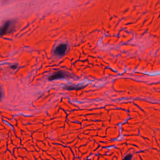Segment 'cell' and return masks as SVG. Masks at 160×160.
Returning <instances> with one entry per match:
<instances>
[{
  "label": "cell",
  "mask_w": 160,
  "mask_h": 160,
  "mask_svg": "<svg viewBox=\"0 0 160 160\" xmlns=\"http://www.w3.org/2000/svg\"><path fill=\"white\" fill-rule=\"evenodd\" d=\"M2 96H3V91H2V89L1 88V86H0V101L1 100L2 98Z\"/></svg>",
  "instance_id": "cell-6"
},
{
  "label": "cell",
  "mask_w": 160,
  "mask_h": 160,
  "mask_svg": "<svg viewBox=\"0 0 160 160\" xmlns=\"http://www.w3.org/2000/svg\"><path fill=\"white\" fill-rule=\"evenodd\" d=\"M11 68H16V66H11Z\"/></svg>",
  "instance_id": "cell-7"
},
{
  "label": "cell",
  "mask_w": 160,
  "mask_h": 160,
  "mask_svg": "<svg viewBox=\"0 0 160 160\" xmlns=\"http://www.w3.org/2000/svg\"><path fill=\"white\" fill-rule=\"evenodd\" d=\"M68 49V45L65 43L59 44L54 49V54L58 56H62L65 54Z\"/></svg>",
  "instance_id": "cell-2"
},
{
  "label": "cell",
  "mask_w": 160,
  "mask_h": 160,
  "mask_svg": "<svg viewBox=\"0 0 160 160\" xmlns=\"http://www.w3.org/2000/svg\"><path fill=\"white\" fill-rule=\"evenodd\" d=\"M131 159H132V155L131 154H128L124 157L123 160H131Z\"/></svg>",
  "instance_id": "cell-5"
},
{
  "label": "cell",
  "mask_w": 160,
  "mask_h": 160,
  "mask_svg": "<svg viewBox=\"0 0 160 160\" xmlns=\"http://www.w3.org/2000/svg\"><path fill=\"white\" fill-rule=\"evenodd\" d=\"M82 86H66L65 89L67 90H73V89H79L82 88Z\"/></svg>",
  "instance_id": "cell-4"
},
{
  "label": "cell",
  "mask_w": 160,
  "mask_h": 160,
  "mask_svg": "<svg viewBox=\"0 0 160 160\" xmlns=\"http://www.w3.org/2000/svg\"><path fill=\"white\" fill-rule=\"evenodd\" d=\"M13 25V22L11 21H7L4 23V24L0 27V36H2L7 33L9 32L12 30V26Z\"/></svg>",
  "instance_id": "cell-1"
},
{
  "label": "cell",
  "mask_w": 160,
  "mask_h": 160,
  "mask_svg": "<svg viewBox=\"0 0 160 160\" xmlns=\"http://www.w3.org/2000/svg\"><path fill=\"white\" fill-rule=\"evenodd\" d=\"M69 76L68 74L64 72V71H58L54 73H53L52 75H51L49 77V80L50 81H52V80H55L57 79H61V78H64Z\"/></svg>",
  "instance_id": "cell-3"
}]
</instances>
